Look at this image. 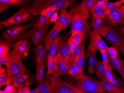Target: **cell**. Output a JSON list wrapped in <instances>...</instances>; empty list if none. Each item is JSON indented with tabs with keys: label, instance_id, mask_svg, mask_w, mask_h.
<instances>
[{
	"label": "cell",
	"instance_id": "6125c7cd",
	"mask_svg": "<svg viewBox=\"0 0 124 93\" xmlns=\"http://www.w3.org/2000/svg\"><path fill=\"white\" fill-rule=\"evenodd\" d=\"M4 27L2 25H0V30H2V29Z\"/></svg>",
	"mask_w": 124,
	"mask_h": 93
},
{
	"label": "cell",
	"instance_id": "484cf974",
	"mask_svg": "<svg viewBox=\"0 0 124 93\" xmlns=\"http://www.w3.org/2000/svg\"><path fill=\"white\" fill-rule=\"evenodd\" d=\"M61 37H59L55 42L52 44L49 48V51L46 59V63H48V60L49 58H55L56 56V53L58 50L59 44L61 40Z\"/></svg>",
	"mask_w": 124,
	"mask_h": 93
},
{
	"label": "cell",
	"instance_id": "d6986e66",
	"mask_svg": "<svg viewBox=\"0 0 124 93\" xmlns=\"http://www.w3.org/2000/svg\"><path fill=\"white\" fill-rule=\"evenodd\" d=\"M32 78L29 73L24 74L17 77L12 83L14 88L20 89L26 86H30Z\"/></svg>",
	"mask_w": 124,
	"mask_h": 93
},
{
	"label": "cell",
	"instance_id": "f6af8a7d",
	"mask_svg": "<svg viewBox=\"0 0 124 93\" xmlns=\"http://www.w3.org/2000/svg\"><path fill=\"white\" fill-rule=\"evenodd\" d=\"M67 42L69 46L71 52L72 53H73L77 47L78 45V44L70 38L67 40Z\"/></svg>",
	"mask_w": 124,
	"mask_h": 93
},
{
	"label": "cell",
	"instance_id": "f5cc1de1",
	"mask_svg": "<svg viewBox=\"0 0 124 93\" xmlns=\"http://www.w3.org/2000/svg\"><path fill=\"white\" fill-rule=\"evenodd\" d=\"M120 33L121 35L124 38V25L121 27Z\"/></svg>",
	"mask_w": 124,
	"mask_h": 93
},
{
	"label": "cell",
	"instance_id": "f907efd6",
	"mask_svg": "<svg viewBox=\"0 0 124 93\" xmlns=\"http://www.w3.org/2000/svg\"><path fill=\"white\" fill-rule=\"evenodd\" d=\"M30 91V86H26L20 89L19 93H29Z\"/></svg>",
	"mask_w": 124,
	"mask_h": 93
},
{
	"label": "cell",
	"instance_id": "7dc6e473",
	"mask_svg": "<svg viewBox=\"0 0 124 93\" xmlns=\"http://www.w3.org/2000/svg\"><path fill=\"white\" fill-rule=\"evenodd\" d=\"M14 87L10 84L8 85L5 89V91L6 93H12L14 91Z\"/></svg>",
	"mask_w": 124,
	"mask_h": 93
},
{
	"label": "cell",
	"instance_id": "4dcf8cb0",
	"mask_svg": "<svg viewBox=\"0 0 124 93\" xmlns=\"http://www.w3.org/2000/svg\"><path fill=\"white\" fill-rule=\"evenodd\" d=\"M101 82L104 88L107 92L110 93H121V92L119 90L116 88L108 81L101 80Z\"/></svg>",
	"mask_w": 124,
	"mask_h": 93
},
{
	"label": "cell",
	"instance_id": "7bdbcfd3",
	"mask_svg": "<svg viewBox=\"0 0 124 93\" xmlns=\"http://www.w3.org/2000/svg\"><path fill=\"white\" fill-rule=\"evenodd\" d=\"M100 52L102 56L103 62L106 67L109 64V59L108 52L105 51H101Z\"/></svg>",
	"mask_w": 124,
	"mask_h": 93
},
{
	"label": "cell",
	"instance_id": "8992f818",
	"mask_svg": "<svg viewBox=\"0 0 124 93\" xmlns=\"http://www.w3.org/2000/svg\"><path fill=\"white\" fill-rule=\"evenodd\" d=\"M32 15L29 11L28 6L22 7L12 17L1 21L0 25L5 27L18 26L24 22L32 19L33 16Z\"/></svg>",
	"mask_w": 124,
	"mask_h": 93
},
{
	"label": "cell",
	"instance_id": "7c38bea8",
	"mask_svg": "<svg viewBox=\"0 0 124 93\" xmlns=\"http://www.w3.org/2000/svg\"><path fill=\"white\" fill-rule=\"evenodd\" d=\"M72 15L67 10V9L61 11L59 18L55 23L52 28H58L61 30L66 29L71 24Z\"/></svg>",
	"mask_w": 124,
	"mask_h": 93
},
{
	"label": "cell",
	"instance_id": "d6a6232c",
	"mask_svg": "<svg viewBox=\"0 0 124 93\" xmlns=\"http://www.w3.org/2000/svg\"><path fill=\"white\" fill-rule=\"evenodd\" d=\"M111 84L117 89L124 92V82L117 77L115 72H113V80Z\"/></svg>",
	"mask_w": 124,
	"mask_h": 93
},
{
	"label": "cell",
	"instance_id": "ba28073f",
	"mask_svg": "<svg viewBox=\"0 0 124 93\" xmlns=\"http://www.w3.org/2000/svg\"><path fill=\"white\" fill-rule=\"evenodd\" d=\"M104 19L110 25L116 28L124 23V13L120 7L108 11Z\"/></svg>",
	"mask_w": 124,
	"mask_h": 93
},
{
	"label": "cell",
	"instance_id": "5b68a950",
	"mask_svg": "<svg viewBox=\"0 0 124 93\" xmlns=\"http://www.w3.org/2000/svg\"><path fill=\"white\" fill-rule=\"evenodd\" d=\"M78 14L72 15L71 23V32H77L83 36V41L85 42L90 33V29L87 22V19L91 15Z\"/></svg>",
	"mask_w": 124,
	"mask_h": 93
},
{
	"label": "cell",
	"instance_id": "4fadbf2b",
	"mask_svg": "<svg viewBox=\"0 0 124 93\" xmlns=\"http://www.w3.org/2000/svg\"><path fill=\"white\" fill-rule=\"evenodd\" d=\"M96 0H84L79 5L72 7L70 13L72 15L80 14L87 15L91 14L89 13L93 5L96 2Z\"/></svg>",
	"mask_w": 124,
	"mask_h": 93
},
{
	"label": "cell",
	"instance_id": "d4e9b609",
	"mask_svg": "<svg viewBox=\"0 0 124 93\" xmlns=\"http://www.w3.org/2000/svg\"><path fill=\"white\" fill-rule=\"evenodd\" d=\"M12 46L13 45L7 40L1 39L0 41V57L8 55Z\"/></svg>",
	"mask_w": 124,
	"mask_h": 93
},
{
	"label": "cell",
	"instance_id": "ee69618b",
	"mask_svg": "<svg viewBox=\"0 0 124 93\" xmlns=\"http://www.w3.org/2000/svg\"><path fill=\"white\" fill-rule=\"evenodd\" d=\"M108 0H97L94 5H93L92 8H103L105 4L108 2Z\"/></svg>",
	"mask_w": 124,
	"mask_h": 93
},
{
	"label": "cell",
	"instance_id": "c3c4849f",
	"mask_svg": "<svg viewBox=\"0 0 124 93\" xmlns=\"http://www.w3.org/2000/svg\"><path fill=\"white\" fill-rule=\"evenodd\" d=\"M59 17V16H58L57 12H55L52 15V16L50 17V21H51V22H53V23L54 22V23H55L58 20Z\"/></svg>",
	"mask_w": 124,
	"mask_h": 93
},
{
	"label": "cell",
	"instance_id": "83f0119b",
	"mask_svg": "<svg viewBox=\"0 0 124 93\" xmlns=\"http://www.w3.org/2000/svg\"><path fill=\"white\" fill-rule=\"evenodd\" d=\"M85 42L83 41V42L78 45L76 49L72 53L71 57V66L73 65V64L76 62V60L77 58L80 56L81 52L83 51V50L84 49V46Z\"/></svg>",
	"mask_w": 124,
	"mask_h": 93
},
{
	"label": "cell",
	"instance_id": "74e56055",
	"mask_svg": "<svg viewBox=\"0 0 124 93\" xmlns=\"http://www.w3.org/2000/svg\"><path fill=\"white\" fill-rule=\"evenodd\" d=\"M107 51L109 57L111 59H116L119 56L118 50L115 47H114L113 46H112L111 47L107 46Z\"/></svg>",
	"mask_w": 124,
	"mask_h": 93
},
{
	"label": "cell",
	"instance_id": "e0dca14e",
	"mask_svg": "<svg viewBox=\"0 0 124 93\" xmlns=\"http://www.w3.org/2000/svg\"><path fill=\"white\" fill-rule=\"evenodd\" d=\"M62 30L58 28H52L45 36L43 39V44L47 50H49L52 44L59 37L60 33Z\"/></svg>",
	"mask_w": 124,
	"mask_h": 93
},
{
	"label": "cell",
	"instance_id": "6f0895ef",
	"mask_svg": "<svg viewBox=\"0 0 124 93\" xmlns=\"http://www.w3.org/2000/svg\"><path fill=\"white\" fill-rule=\"evenodd\" d=\"M50 90H51V92H52V93H57V92H56V91H55V89H54L53 88H52V86L51 87H50Z\"/></svg>",
	"mask_w": 124,
	"mask_h": 93
},
{
	"label": "cell",
	"instance_id": "9c48e42d",
	"mask_svg": "<svg viewBox=\"0 0 124 93\" xmlns=\"http://www.w3.org/2000/svg\"><path fill=\"white\" fill-rule=\"evenodd\" d=\"M49 25L44 27H32L27 31L24 40H31L35 45L41 44L46 35Z\"/></svg>",
	"mask_w": 124,
	"mask_h": 93
},
{
	"label": "cell",
	"instance_id": "cb8c5ba5",
	"mask_svg": "<svg viewBox=\"0 0 124 93\" xmlns=\"http://www.w3.org/2000/svg\"><path fill=\"white\" fill-rule=\"evenodd\" d=\"M51 87L49 78L48 76H47L46 80H44L39 83L37 88L38 93H52L50 90Z\"/></svg>",
	"mask_w": 124,
	"mask_h": 93
},
{
	"label": "cell",
	"instance_id": "bcb514c9",
	"mask_svg": "<svg viewBox=\"0 0 124 93\" xmlns=\"http://www.w3.org/2000/svg\"><path fill=\"white\" fill-rule=\"evenodd\" d=\"M9 60V54L7 56L0 57V65L7 66Z\"/></svg>",
	"mask_w": 124,
	"mask_h": 93
},
{
	"label": "cell",
	"instance_id": "60d3db41",
	"mask_svg": "<svg viewBox=\"0 0 124 93\" xmlns=\"http://www.w3.org/2000/svg\"><path fill=\"white\" fill-rule=\"evenodd\" d=\"M121 5L119 1L115 2H108L105 4L103 8L107 11H108L110 10L114 9L116 8L120 7Z\"/></svg>",
	"mask_w": 124,
	"mask_h": 93
},
{
	"label": "cell",
	"instance_id": "30bf717a",
	"mask_svg": "<svg viewBox=\"0 0 124 93\" xmlns=\"http://www.w3.org/2000/svg\"><path fill=\"white\" fill-rule=\"evenodd\" d=\"M48 76L51 86L57 93H78L66 86L63 83V81L61 80L60 76L57 73Z\"/></svg>",
	"mask_w": 124,
	"mask_h": 93
},
{
	"label": "cell",
	"instance_id": "3957f363",
	"mask_svg": "<svg viewBox=\"0 0 124 93\" xmlns=\"http://www.w3.org/2000/svg\"><path fill=\"white\" fill-rule=\"evenodd\" d=\"M8 85L14 82L17 77L24 74L29 73L22 62V58L14 51L9 53V60L7 66Z\"/></svg>",
	"mask_w": 124,
	"mask_h": 93
},
{
	"label": "cell",
	"instance_id": "1f68e13d",
	"mask_svg": "<svg viewBox=\"0 0 124 93\" xmlns=\"http://www.w3.org/2000/svg\"><path fill=\"white\" fill-rule=\"evenodd\" d=\"M44 62L42 63L40 67H37L36 68L35 80L38 82H42L44 80L45 74Z\"/></svg>",
	"mask_w": 124,
	"mask_h": 93
},
{
	"label": "cell",
	"instance_id": "ac0fdd59",
	"mask_svg": "<svg viewBox=\"0 0 124 93\" xmlns=\"http://www.w3.org/2000/svg\"><path fill=\"white\" fill-rule=\"evenodd\" d=\"M47 51L42 44H39L37 45L34 51L35 58L37 67H40L44 62V60Z\"/></svg>",
	"mask_w": 124,
	"mask_h": 93
},
{
	"label": "cell",
	"instance_id": "db71d44e",
	"mask_svg": "<svg viewBox=\"0 0 124 93\" xmlns=\"http://www.w3.org/2000/svg\"><path fill=\"white\" fill-rule=\"evenodd\" d=\"M7 72V70H6L5 69H4L2 65L0 66V74L4 73Z\"/></svg>",
	"mask_w": 124,
	"mask_h": 93
},
{
	"label": "cell",
	"instance_id": "836d02e7",
	"mask_svg": "<svg viewBox=\"0 0 124 93\" xmlns=\"http://www.w3.org/2000/svg\"><path fill=\"white\" fill-rule=\"evenodd\" d=\"M56 67V61L55 58H49L48 59L47 63V76L52 75L55 73Z\"/></svg>",
	"mask_w": 124,
	"mask_h": 93
},
{
	"label": "cell",
	"instance_id": "681fc988",
	"mask_svg": "<svg viewBox=\"0 0 124 93\" xmlns=\"http://www.w3.org/2000/svg\"><path fill=\"white\" fill-rule=\"evenodd\" d=\"M10 8L9 6L6 4L0 3V13H1L4 11L7 10Z\"/></svg>",
	"mask_w": 124,
	"mask_h": 93
},
{
	"label": "cell",
	"instance_id": "9a60e30c",
	"mask_svg": "<svg viewBox=\"0 0 124 93\" xmlns=\"http://www.w3.org/2000/svg\"><path fill=\"white\" fill-rule=\"evenodd\" d=\"M89 46H92L100 51H107V46L101 38L100 34H97L93 31L91 33L90 35Z\"/></svg>",
	"mask_w": 124,
	"mask_h": 93
},
{
	"label": "cell",
	"instance_id": "91938a15",
	"mask_svg": "<svg viewBox=\"0 0 124 93\" xmlns=\"http://www.w3.org/2000/svg\"><path fill=\"white\" fill-rule=\"evenodd\" d=\"M120 8H121V9L122 10L123 12L124 13V5L121 6V7H120Z\"/></svg>",
	"mask_w": 124,
	"mask_h": 93
},
{
	"label": "cell",
	"instance_id": "44dd1931",
	"mask_svg": "<svg viewBox=\"0 0 124 93\" xmlns=\"http://www.w3.org/2000/svg\"><path fill=\"white\" fill-rule=\"evenodd\" d=\"M32 27H44L53 24L50 21V18L40 14V16L35 20L31 22Z\"/></svg>",
	"mask_w": 124,
	"mask_h": 93
},
{
	"label": "cell",
	"instance_id": "277c9868",
	"mask_svg": "<svg viewBox=\"0 0 124 93\" xmlns=\"http://www.w3.org/2000/svg\"><path fill=\"white\" fill-rule=\"evenodd\" d=\"M100 34L122 55H124V38L116 28L109 25L103 24L100 28Z\"/></svg>",
	"mask_w": 124,
	"mask_h": 93
},
{
	"label": "cell",
	"instance_id": "11a10c76",
	"mask_svg": "<svg viewBox=\"0 0 124 93\" xmlns=\"http://www.w3.org/2000/svg\"><path fill=\"white\" fill-rule=\"evenodd\" d=\"M38 93L37 89L36 88L35 89H32L30 91V93Z\"/></svg>",
	"mask_w": 124,
	"mask_h": 93
},
{
	"label": "cell",
	"instance_id": "94428289",
	"mask_svg": "<svg viewBox=\"0 0 124 93\" xmlns=\"http://www.w3.org/2000/svg\"><path fill=\"white\" fill-rule=\"evenodd\" d=\"M0 93H6V92H5V90H4V91L0 90Z\"/></svg>",
	"mask_w": 124,
	"mask_h": 93
},
{
	"label": "cell",
	"instance_id": "d590c367",
	"mask_svg": "<svg viewBox=\"0 0 124 93\" xmlns=\"http://www.w3.org/2000/svg\"><path fill=\"white\" fill-rule=\"evenodd\" d=\"M114 68L111 65L108 64L106 67L105 76L107 81L111 84L113 80V72Z\"/></svg>",
	"mask_w": 124,
	"mask_h": 93
},
{
	"label": "cell",
	"instance_id": "f1b7e54d",
	"mask_svg": "<svg viewBox=\"0 0 124 93\" xmlns=\"http://www.w3.org/2000/svg\"><path fill=\"white\" fill-rule=\"evenodd\" d=\"M26 0H0V3L6 4L10 7H19L21 5H24L30 2Z\"/></svg>",
	"mask_w": 124,
	"mask_h": 93
},
{
	"label": "cell",
	"instance_id": "603a6c76",
	"mask_svg": "<svg viewBox=\"0 0 124 93\" xmlns=\"http://www.w3.org/2000/svg\"><path fill=\"white\" fill-rule=\"evenodd\" d=\"M106 66L103 61L97 60L95 65V72L97 76L101 80L107 81L105 76Z\"/></svg>",
	"mask_w": 124,
	"mask_h": 93
},
{
	"label": "cell",
	"instance_id": "7a4b0ae2",
	"mask_svg": "<svg viewBox=\"0 0 124 93\" xmlns=\"http://www.w3.org/2000/svg\"><path fill=\"white\" fill-rule=\"evenodd\" d=\"M76 1L74 0H35L28 7L30 12L33 17L41 14L42 10L48 8H54L57 11L67 9Z\"/></svg>",
	"mask_w": 124,
	"mask_h": 93
},
{
	"label": "cell",
	"instance_id": "8fae6325",
	"mask_svg": "<svg viewBox=\"0 0 124 93\" xmlns=\"http://www.w3.org/2000/svg\"><path fill=\"white\" fill-rule=\"evenodd\" d=\"M71 54L72 53L67 42H66L64 38L61 37L58 50L57 56L67 63L71 67Z\"/></svg>",
	"mask_w": 124,
	"mask_h": 93
},
{
	"label": "cell",
	"instance_id": "52a82bcc",
	"mask_svg": "<svg viewBox=\"0 0 124 93\" xmlns=\"http://www.w3.org/2000/svg\"><path fill=\"white\" fill-rule=\"evenodd\" d=\"M31 25L30 23L25 25L12 27L3 32L2 35L13 45L19 41L23 40L26 33Z\"/></svg>",
	"mask_w": 124,
	"mask_h": 93
},
{
	"label": "cell",
	"instance_id": "9f6ffc18",
	"mask_svg": "<svg viewBox=\"0 0 124 93\" xmlns=\"http://www.w3.org/2000/svg\"><path fill=\"white\" fill-rule=\"evenodd\" d=\"M19 89L15 88L14 91L12 93H19Z\"/></svg>",
	"mask_w": 124,
	"mask_h": 93
},
{
	"label": "cell",
	"instance_id": "ffe728a7",
	"mask_svg": "<svg viewBox=\"0 0 124 93\" xmlns=\"http://www.w3.org/2000/svg\"><path fill=\"white\" fill-rule=\"evenodd\" d=\"M56 67L55 73H57L61 76H64L67 74V72L70 68L67 63L60 59L56 56L55 58Z\"/></svg>",
	"mask_w": 124,
	"mask_h": 93
},
{
	"label": "cell",
	"instance_id": "680465c9",
	"mask_svg": "<svg viewBox=\"0 0 124 93\" xmlns=\"http://www.w3.org/2000/svg\"><path fill=\"white\" fill-rule=\"evenodd\" d=\"M119 2L121 5H122V4H124V0H122L119 1Z\"/></svg>",
	"mask_w": 124,
	"mask_h": 93
},
{
	"label": "cell",
	"instance_id": "b9f144b4",
	"mask_svg": "<svg viewBox=\"0 0 124 93\" xmlns=\"http://www.w3.org/2000/svg\"><path fill=\"white\" fill-rule=\"evenodd\" d=\"M8 85V76L7 72L0 74V88Z\"/></svg>",
	"mask_w": 124,
	"mask_h": 93
},
{
	"label": "cell",
	"instance_id": "2e32d148",
	"mask_svg": "<svg viewBox=\"0 0 124 93\" xmlns=\"http://www.w3.org/2000/svg\"><path fill=\"white\" fill-rule=\"evenodd\" d=\"M97 50L92 46H89L85 54V58L88 59V71L91 73H95V65L96 61Z\"/></svg>",
	"mask_w": 124,
	"mask_h": 93
},
{
	"label": "cell",
	"instance_id": "e575fe53",
	"mask_svg": "<svg viewBox=\"0 0 124 93\" xmlns=\"http://www.w3.org/2000/svg\"><path fill=\"white\" fill-rule=\"evenodd\" d=\"M109 60L111 63L112 66L113 68H115L118 72H119L121 70V67L122 62L123 61L119 56H118L117 58L115 59H113L110 58L108 56Z\"/></svg>",
	"mask_w": 124,
	"mask_h": 93
},
{
	"label": "cell",
	"instance_id": "7402d4cb",
	"mask_svg": "<svg viewBox=\"0 0 124 93\" xmlns=\"http://www.w3.org/2000/svg\"><path fill=\"white\" fill-rule=\"evenodd\" d=\"M67 74L70 75L72 77L76 79H81L86 78L87 76L84 75L83 71H81L78 68L76 63L71 66L68 71Z\"/></svg>",
	"mask_w": 124,
	"mask_h": 93
},
{
	"label": "cell",
	"instance_id": "4316f807",
	"mask_svg": "<svg viewBox=\"0 0 124 93\" xmlns=\"http://www.w3.org/2000/svg\"><path fill=\"white\" fill-rule=\"evenodd\" d=\"M91 26L93 30L97 34H100V30L103 25L102 20L97 17L92 15Z\"/></svg>",
	"mask_w": 124,
	"mask_h": 93
},
{
	"label": "cell",
	"instance_id": "6da1fadb",
	"mask_svg": "<svg viewBox=\"0 0 124 93\" xmlns=\"http://www.w3.org/2000/svg\"><path fill=\"white\" fill-rule=\"evenodd\" d=\"M63 83L66 86L78 93H106L101 81L87 76L84 79L72 78Z\"/></svg>",
	"mask_w": 124,
	"mask_h": 93
},
{
	"label": "cell",
	"instance_id": "f35d334b",
	"mask_svg": "<svg viewBox=\"0 0 124 93\" xmlns=\"http://www.w3.org/2000/svg\"><path fill=\"white\" fill-rule=\"evenodd\" d=\"M71 33V37L70 38L74 41L78 45L80 44L83 41V36L80 34L74 31H73Z\"/></svg>",
	"mask_w": 124,
	"mask_h": 93
},
{
	"label": "cell",
	"instance_id": "8d00e7d4",
	"mask_svg": "<svg viewBox=\"0 0 124 93\" xmlns=\"http://www.w3.org/2000/svg\"><path fill=\"white\" fill-rule=\"evenodd\" d=\"M85 58V53L84 49L81 52L80 56L77 58L75 62L78 68H80L81 71H83Z\"/></svg>",
	"mask_w": 124,
	"mask_h": 93
},
{
	"label": "cell",
	"instance_id": "f546056e",
	"mask_svg": "<svg viewBox=\"0 0 124 93\" xmlns=\"http://www.w3.org/2000/svg\"><path fill=\"white\" fill-rule=\"evenodd\" d=\"M90 13L92 15L97 17L101 19H104L108 11L105 9L103 8H92L90 10Z\"/></svg>",
	"mask_w": 124,
	"mask_h": 93
},
{
	"label": "cell",
	"instance_id": "ab89813d",
	"mask_svg": "<svg viewBox=\"0 0 124 93\" xmlns=\"http://www.w3.org/2000/svg\"><path fill=\"white\" fill-rule=\"evenodd\" d=\"M56 11L57 9L54 8H48L42 10L41 14L46 16L47 18H50L52 15Z\"/></svg>",
	"mask_w": 124,
	"mask_h": 93
},
{
	"label": "cell",
	"instance_id": "5bb4252c",
	"mask_svg": "<svg viewBox=\"0 0 124 93\" xmlns=\"http://www.w3.org/2000/svg\"><path fill=\"white\" fill-rule=\"evenodd\" d=\"M31 44L26 40L19 41L13 45V51L21 57L22 59H25L30 53Z\"/></svg>",
	"mask_w": 124,
	"mask_h": 93
},
{
	"label": "cell",
	"instance_id": "816d5d0a",
	"mask_svg": "<svg viewBox=\"0 0 124 93\" xmlns=\"http://www.w3.org/2000/svg\"><path fill=\"white\" fill-rule=\"evenodd\" d=\"M121 75V76L123 79L124 81V62L123 61L122 62V66L121 67V71L119 72Z\"/></svg>",
	"mask_w": 124,
	"mask_h": 93
}]
</instances>
